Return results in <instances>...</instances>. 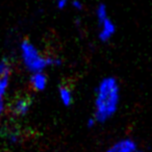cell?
Returning <instances> with one entry per match:
<instances>
[{
	"instance_id": "obj_1",
	"label": "cell",
	"mask_w": 152,
	"mask_h": 152,
	"mask_svg": "<svg viewBox=\"0 0 152 152\" xmlns=\"http://www.w3.org/2000/svg\"><path fill=\"white\" fill-rule=\"evenodd\" d=\"M121 88L114 76H106L99 81L94 100V118L97 123L103 124L113 118L119 110Z\"/></svg>"
},
{
	"instance_id": "obj_2",
	"label": "cell",
	"mask_w": 152,
	"mask_h": 152,
	"mask_svg": "<svg viewBox=\"0 0 152 152\" xmlns=\"http://www.w3.org/2000/svg\"><path fill=\"white\" fill-rule=\"evenodd\" d=\"M20 55L24 67L30 73L44 71L48 67H59L61 59L54 56H44L38 48L25 39L20 44Z\"/></svg>"
},
{
	"instance_id": "obj_4",
	"label": "cell",
	"mask_w": 152,
	"mask_h": 152,
	"mask_svg": "<svg viewBox=\"0 0 152 152\" xmlns=\"http://www.w3.org/2000/svg\"><path fill=\"white\" fill-rule=\"evenodd\" d=\"M137 144L131 137H123L115 142L106 149L105 152H134L137 149Z\"/></svg>"
},
{
	"instance_id": "obj_6",
	"label": "cell",
	"mask_w": 152,
	"mask_h": 152,
	"mask_svg": "<svg viewBox=\"0 0 152 152\" xmlns=\"http://www.w3.org/2000/svg\"><path fill=\"white\" fill-rule=\"evenodd\" d=\"M30 85L32 89L37 92H42L47 88L48 85V77L44 73V71L31 73L30 76Z\"/></svg>"
},
{
	"instance_id": "obj_10",
	"label": "cell",
	"mask_w": 152,
	"mask_h": 152,
	"mask_svg": "<svg viewBox=\"0 0 152 152\" xmlns=\"http://www.w3.org/2000/svg\"><path fill=\"white\" fill-rule=\"evenodd\" d=\"M106 17H108L107 14V7L104 3H100L97 7V10H96V18H97V21L100 22L102 20H104Z\"/></svg>"
},
{
	"instance_id": "obj_14",
	"label": "cell",
	"mask_w": 152,
	"mask_h": 152,
	"mask_svg": "<svg viewBox=\"0 0 152 152\" xmlns=\"http://www.w3.org/2000/svg\"><path fill=\"white\" fill-rule=\"evenodd\" d=\"M134 152H145V151H144V150L143 149H141V148H139V147H137V150H135V151Z\"/></svg>"
},
{
	"instance_id": "obj_12",
	"label": "cell",
	"mask_w": 152,
	"mask_h": 152,
	"mask_svg": "<svg viewBox=\"0 0 152 152\" xmlns=\"http://www.w3.org/2000/svg\"><path fill=\"white\" fill-rule=\"evenodd\" d=\"M72 5H73L76 10H83V3H81L79 0H73V1H72Z\"/></svg>"
},
{
	"instance_id": "obj_3",
	"label": "cell",
	"mask_w": 152,
	"mask_h": 152,
	"mask_svg": "<svg viewBox=\"0 0 152 152\" xmlns=\"http://www.w3.org/2000/svg\"><path fill=\"white\" fill-rule=\"evenodd\" d=\"M99 25V34H98V38H99L100 42L102 43H107L108 41L112 40L113 37L116 34L117 27L116 24L114 23L110 17H106L104 20L98 22Z\"/></svg>"
},
{
	"instance_id": "obj_7",
	"label": "cell",
	"mask_w": 152,
	"mask_h": 152,
	"mask_svg": "<svg viewBox=\"0 0 152 152\" xmlns=\"http://www.w3.org/2000/svg\"><path fill=\"white\" fill-rule=\"evenodd\" d=\"M10 87V75L0 76V117L5 110V96Z\"/></svg>"
},
{
	"instance_id": "obj_11",
	"label": "cell",
	"mask_w": 152,
	"mask_h": 152,
	"mask_svg": "<svg viewBox=\"0 0 152 152\" xmlns=\"http://www.w3.org/2000/svg\"><path fill=\"white\" fill-rule=\"evenodd\" d=\"M96 123H97V121H96V119L94 118V116H93V117H91V118L88 119V121H87V126L89 127V128H93V127L96 125Z\"/></svg>"
},
{
	"instance_id": "obj_13",
	"label": "cell",
	"mask_w": 152,
	"mask_h": 152,
	"mask_svg": "<svg viewBox=\"0 0 152 152\" xmlns=\"http://www.w3.org/2000/svg\"><path fill=\"white\" fill-rule=\"evenodd\" d=\"M68 3V0H57V7L58 9H64V7L67 5Z\"/></svg>"
},
{
	"instance_id": "obj_9",
	"label": "cell",
	"mask_w": 152,
	"mask_h": 152,
	"mask_svg": "<svg viewBox=\"0 0 152 152\" xmlns=\"http://www.w3.org/2000/svg\"><path fill=\"white\" fill-rule=\"evenodd\" d=\"M12 72V66L9 59L2 58L0 61V76L3 75H11Z\"/></svg>"
},
{
	"instance_id": "obj_8",
	"label": "cell",
	"mask_w": 152,
	"mask_h": 152,
	"mask_svg": "<svg viewBox=\"0 0 152 152\" xmlns=\"http://www.w3.org/2000/svg\"><path fill=\"white\" fill-rule=\"evenodd\" d=\"M58 95L59 100L65 106H70L73 103V93H72L71 89L67 86H61L58 88Z\"/></svg>"
},
{
	"instance_id": "obj_5",
	"label": "cell",
	"mask_w": 152,
	"mask_h": 152,
	"mask_svg": "<svg viewBox=\"0 0 152 152\" xmlns=\"http://www.w3.org/2000/svg\"><path fill=\"white\" fill-rule=\"evenodd\" d=\"M31 106V99L29 97H18L11 105V112L16 117H24L28 114Z\"/></svg>"
}]
</instances>
